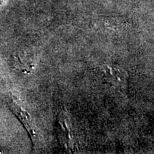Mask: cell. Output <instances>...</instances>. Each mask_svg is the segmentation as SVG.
Listing matches in <instances>:
<instances>
[{
  "label": "cell",
  "instance_id": "6da1fadb",
  "mask_svg": "<svg viewBox=\"0 0 154 154\" xmlns=\"http://www.w3.org/2000/svg\"><path fill=\"white\" fill-rule=\"evenodd\" d=\"M4 100L7 103V106L12 111L13 113L16 116L19 120L24 125V128H26L27 132L29 134L30 137L32 141L36 142L37 140V134H36L35 128L34 127L33 122L29 113L22 106L19 102L16 99L14 96L11 94H7L4 96Z\"/></svg>",
  "mask_w": 154,
  "mask_h": 154
},
{
  "label": "cell",
  "instance_id": "7a4b0ae2",
  "mask_svg": "<svg viewBox=\"0 0 154 154\" xmlns=\"http://www.w3.org/2000/svg\"><path fill=\"white\" fill-rule=\"evenodd\" d=\"M105 74L106 76H111V78H107L108 80L110 82L112 81V84L115 86H121L124 85L126 82V76L124 72H121L120 70L113 68H107L105 71Z\"/></svg>",
  "mask_w": 154,
  "mask_h": 154
}]
</instances>
